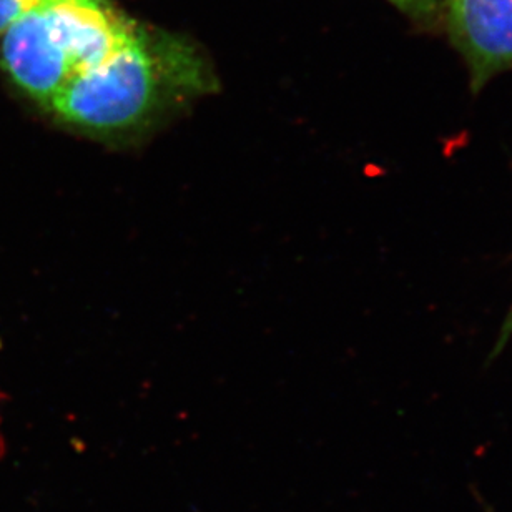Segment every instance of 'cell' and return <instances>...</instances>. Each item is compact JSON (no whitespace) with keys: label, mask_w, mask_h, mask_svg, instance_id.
I'll return each mask as SVG.
<instances>
[{"label":"cell","mask_w":512,"mask_h":512,"mask_svg":"<svg viewBox=\"0 0 512 512\" xmlns=\"http://www.w3.org/2000/svg\"><path fill=\"white\" fill-rule=\"evenodd\" d=\"M135 35L104 0H42L0 35V65L20 92L47 110L70 80Z\"/></svg>","instance_id":"1"},{"label":"cell","mask_w":512,"mask_h":512,"mask_svg":"<svg viewBox=\"0 0 512 512\" xmlns=\"http://www.w3.org/2000/svg\"><path fill=\"white\" fill-rule=\"evenodd\" d=\"M162 97L160 69L135 35L104 62L70 80L47 112L84 135L115 140L147 127Z\"/></svg>","instance_id":"2"},{"label":"cell","mask_w":512,"mask_h":512,"mask_svg":"<svg viewBox=\"0 0 512 512\" xmlns=\"http://www.w3.org/2000/svg\"><path fill=\"white\" fill-rule=\"evenodd\" d=\"M449 25L474 84L512 67V0H448Z\"/></svg>","instance_id":"3"},{"label":"cell","mask_w":512,"mask_h":512,"mask_svg":"<svg viewBox=\"0 0 512 512\" xmlns=\"http://www.w3.org/2000/svg\"><path fill=\"white\" fill-rule=\"evenodd\" d=\"M42 0H0V35Z\"/></svg>","instance_id":"4"},{"label":"cell","mask_w":512,"mask_h":512,"mask_svg":"<svg viewBox=\"0 0 512 512\" xmlns=\"http://www.w3.org/2000/svg\"><path fill=\"white\" fill-rule=\"evenodd\" d=\"M389 2L398 5L399 9L409 14H426L438 4V0H389Z\"/></svg>","instance_id":"5"}]
</instances>
